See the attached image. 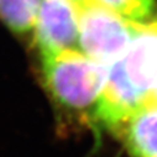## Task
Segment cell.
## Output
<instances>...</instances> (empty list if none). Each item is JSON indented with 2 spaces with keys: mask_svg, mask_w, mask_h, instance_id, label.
Masks as SVG:
<instances>
[{
  "mask_svg": "<svg viewBox=\"0 0 157 157\" xmlns=\"http://www.w3.org/2000/svg\"><path fill=\"white\" fill-rule=\"evenodd\" d=\"M45 82L55 100L77 114L93 113L105 84L109 67L84 55L79 48H69L42 57Z\"/></svg>",
  "mask_w": 157,
  "mask_h": 157,
  "instance_id": "obj_1",
  "label": "cell"
},
{
  "mask_svg": "<svg viewBox=\"0 0 157 157\" xmlns=\"http://www.w3.org/2000/svg\"><path fill=\"white\" fill-rule=\"evenodd\" d=\"M121 62L129 79L146 97L157 87V17L139 22Z\"/></svg>",
  "mask_w": 157,
  "mask_h": 157,
  "instance_id": "obj_5",
  "label": "cell"
},
{
  "mask_svg": "<svg viewBox=\"0 0 157 157\" xmlns=\"http://www.w3.org/2000/svg\"><path fill=\"white\" fill-rule=\"evenodd\" d=\"M79 2H82V0H77V3H79Z\"/></svg>",
  "mask_w": 157,
  "mask_h": 157,
  "instance_id": "obj_10",
  "label": "cell"
},
{
  "mask_svg": "<svg viewBox=\"0 0 157 157\" xmlns=\"http://www.w3.org/2000/svg\"><path fill=\"white\" fill-rule=\"evenodd\" d=\"M98 2L135 22H146L157 17L156 0H98Z\"/></svg>",
  "mask_w": 157,
  "mask_h": 157,
  "instance_id": "obj_8",
  "label": "cell"
},
{
  "mask_svg": "<svg viewBox=\"0 0 157 157\" xmlns=\"http://www.w3.org/2000/svg\"><path fill=\"white\" fill-rule=\"evenodd\" d=\"M78 10V48L108 67L121 61L139 22L124 17L98 0H82Z\"/></svg>",
  "mask_w": 157,
  "mask_h": 157,
  "instance_id": "obj_2",
  "label": "cell"
},
{
  "mask_svg": "<svg viewBox=\"0 0 157 157\" xmlns=\"http://www.w3.org/2000/svg\"><path fill=\"white\" fill-rule=\"evenodd\" d=\"M41 0H0V19L16 33L33 29Z\"/></svg>",
  "mask_w": 157,
  "mask_h": 157,
  "instance_id": "obj_7",
  "label": "cell"
},
{
  "mask_svg": "<svg viewBox=\"0 0 157 157\" xmlns=\"http://www.w3.org/2000/svg\"><path fill=\"white\" fill-rule=\"evenodd\" d=\"M121 132L132 157H157V105H144Z\"/></svg>",
  "mask_w": 157,
  "mask_h": 157,
  "instance_id": "obj_6",
  "label": "cell"
},
{
  "mask_svg": "<svg viewBox=\"0 0 157 157\" xmlns=\"http://www.w3.org/2000/svg\"><path fill=\"white\" fill-rule=\"evenodd\" d=\"M146 101V94L140 90L119 61L109 67L108 77L97 100L93 120L110 131L121 132L130 117L140 110Z\"/></svg>",
  "mask_w": 157,
  "mask_h": 157,
  "instance_id": "obj_3",
  "label": "cell"
},
{
  "mask_svg": "<svg viewBox=\"0 0 157 157\" xmlns=\"http://www.w3.org/2000/svg\"><path fill=\"white\" fill-rule=\"evenodd\" d=\"M145 105H157V87H155L146 97Z\"/></svg>",
  "mask_w": 157,
  "mask_h": 157,
  "instance_id": "obj_9",
  "label": "cell"
},
{
  "mask_svg": "<svg viewBox=\"0 0 157 157\" xmlns=\"http://www.w3.org/2000/svg\"><path fill=\"white\" fill-rule=\"evenodd\" d=\"M78 15L77 0H41L33 29L42 57L78 48Z\"/></svg>",
  "mask_w": 157,
  "mask_h": 157,
  "instance_id": "obj_4",
  "label": "cell"
}]
</instances>
